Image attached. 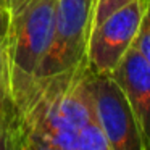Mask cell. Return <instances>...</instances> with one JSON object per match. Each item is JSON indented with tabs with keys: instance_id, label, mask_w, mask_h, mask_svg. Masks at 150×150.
<instances>
[{
	"instance_id": "1",
	"label": "cell",
	"mask_w": 150,
	"mask_h": 150,
	"mask_svg": "<svg viewBox=\"0 0 150 150\" xmlns=\"http://www.w3.org/2000/svg\"><path fill=\"white\" fill-rule=\"evenodd\" d=\"M10 149L110 150L95 118L87 58L68 71L34 82L16 108Z\"/></svg>"
},
{
	"instance_id": "2",
	"label": "cell",
	"mask_w": 150,
	"mask_h": 150,
	"mask_svg": "<svg viewBox=\"0 0 150 150\" xmlns=\"http://www.w3.org/2000/svg\"><path fill=\"white\" fill-rule=\"evenodd\" d=\"M55 11L57 0H29L20 10L8 15L4 45L15 113L36 82L50 49Z\"/></svg>"
},
{
	"instance_id": "3",
	"label": "cell",
	"mask_w": 150,
	"mask_h": 150,
	"mask_svg": "<svg viewBox=\"0 0 150 150\" xmlns=\"http://www.w3.org/2000/svg\"><path fill=\"white\" fill-rule=\"evenodd\" d=\"M92 15L94 0H57L52 44L37 79L68 71L87 58Z\"/></svg>"
},
{
	"instance_id": "4",
	"label": "cell",
	"mask_w": 150,
	"mask_h": 150,
	"mask_svg": "<svg viewBox=\"0 0 150 150\" xmlns=\"http://www.w3.org/2000/svg\"><path fill=\"white\" fill-rule=\"evenodd\" d=\"M92 98L95 118L110 150H144L132 108L111 74L92 71Z\"/></svg>"
},
{
	"instance_id": "5",
	"label": "cell",
	"mask_w": 150,
	"mask_h": 150,
	"mask_svg": "<svg viewBox=\"0 0 150 150\" xmlns=\"http://www.w3.org/2000/svg\"><path fill=\"white\" fill-rule=\"evenodd\" d=\"M145 0H134L92 28L87 44L89 68L98 74H110L132 45L139 29Z\"/></svg>"
},
{
	"instance_id": "6",
	"label": "cell",
	"mask_w": 150,
	"mask_h": 150,
	"mask_svg": "<svg viewBox=\"0 0 150 150\" xmlns=\"http://www.w3.org/2000/svg\"><path fill=\"white\" fill-rule=\"evenodd\" d=\"M110 74L123 89L132 108L144 150H150V65L131 45Z\"/></svg>"
},
{
	"instance_id": "7",
	"label": "cell",
	"mask_w": 150,
	"mask_h": 150,
	"mask_svg": "<svg viewBox=\"0 0 150 150\" xmlns=\"http://www.w3.org/2000/svg\"><path fill=\"white\" fill-rule=\"evenodd\" d=\"M15 118V107L10 97V86H8V66L5 55L4 36H0V123L7 129L10 137V129Z\"/></svg>"
},
{
	"instance_id": "8",
	"label": "cell",
	"mask_w": 150,
	"mask_h": 150,
	"mask_svg": "<svg viewBox=\"0 0 150 150\" xmlns=\"http://www.w3.org/2000/svg\"><path fill=\"white\" fill-rule=\"evenodd\" d=\"M132 45L139 50V53L150 65V0H145L139 29H137V34L134 37Z\"/></svg>"
},
{
	"instance_id": "9",
	"label": "cell",
	"mask_w": 150,
	"mask_h": 150,
	"mask_svg": "<svg viewBox=\"0 0 150 150\" xmlns=\"http://www.w3.org/2000/svg\"><path fill=\"white\" fill-rule=\"evenodd\" d=\"M134 0H94V15H92V28L115 13L116 10L123 8L124 5L131 4Z\"/></svg>"
},
{
	"instance_id": "10",
	"label": "cell",
	"mask_w": 150,
	"mask_h": 150,
	"mask_svg": "<svg viewBox=\"0 0 150 150\" xmlns=\"http://www.w3.org/2000/svg\"><path fill=\"white\" fill-rule=\"evenodd\" d=\"M29 0H5V10H7V13H13V11L20 10L23 5H26Z\"/></svg>"
},
{
	"instance_id": "11",
	"label": "cell",
	"mask_w": 150,
	"mask_h": 150,
	"mask_svg": "<svg viewBox=\"0 0 150 150\" xmlns=\"http://www.w3.org/2000/svg\"><path fill=\"white\" fill-rule=\"evenodd\" d=\"M5 149H10V137H8V132L4 127V124L0 123V150Z\"/></svg>"
},
{
	"instance_id": "12",
	"label": "cell",
	"mask_w": 150,
	"mask_h": 150,
	"mask_svg": "<svg viewBox=\"0 0 150 150\" xmlns=\"http://www.w3.org/2000/svg\"><path fill=\"white\" fill-rule=\"evenodd\" d=\"M7 21H8V13L2 8V5H0V36H4V34H5Z\"/></svg>"
},
{
	"instance_id": "13",
	"label": "cell",
	"mask_w": 150,
	"mask_h": 150,
	"mask_svg": "<svg viewBox=\"0 0 150 150\" xmlns=\"http://www.w3.org/2000/svg\"><path fill=\"white\" fill-rule=\"evenodd\" d=\"M0 5H2V8L5 10V0H0ZM5 11H7V10H5Z\"/></svg>"
}]
</instances>
